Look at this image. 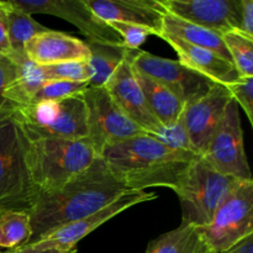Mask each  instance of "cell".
I'll use <instances>...</instances> for the list:
<instances>
[{
  "mask_svg": "<svg viewBox=\"0 0 253 253\" xmlns=\"http://www.w3.org/2000/svg\"><path fill=\"white\" fill-rule=\"evenodd\" d=\"M130 192L109 169L101 157L79 173L63 187L37 197L30 212L31 240L27 245L43 239L58 227L81 220Z\"/></svg>",
  "mask_w": 253,
  "mask_h": 253,
  "instance_id": "cell-1",
  "label": "cell"
},
{
  "mask_svg": "<svg viewBox=\"0 0 253 253\" xmlns=\"http://www.w3.org/2000/svg\"><path fill=\"white\" fill-rule=\"evenodd\" d=\"M100 157L130 190L143 192L146 188L162 187L174 192L185 170L199 155L175 150L145 133L106 146Z\"/></svg>",
  "mask_w": 253,
  "mask_h": 253,
  "instance_id": "cell-2",
  "label": "cell"
},
{
  "mask_svg": "<svg viewBox=\"0 0 253 253\" xmlns=\"http://www.w3.org/2000/svg\"><path fill=\"white\" fill-rule=\"evenodd\" d=\"M26 162L39 194L63 187L89 167L96 157L86 138H26Z\"/></svg>",
  "mask_w": 253,
  "mask_h": 253,
  "instance_id": "cell-3",
  "label": "cell"
},
{
  "mask_svg": "<svg viewBox=\"0 0 253 253\" xmlns=\"http://www.w3.org/2000/svg\"><path fill=\"white\" fill-rule=\"evenodd\" d=\"M10 119L26 138L83 140L88 137V114L79 95L16 106Z\"/></svg>",
  "mask_w": 253,
  "mask_h": 253,
  "instance_id": "cell-4",
  "label": "cell"
},
{
  "mask_svg": "<svg viewBox=\"0 0 253 253\" xmlns=\"http://www.w3.org/2000/svg\"><path fill=\"white\" fill-rule=\"evenodd\" d=\"M242 180L217 172L204 158H195L174 193L182 207V224L203 227L212 216L227 195Z\"/></svg>",
  "mask_w": 253,
  "mask_h": 253,
  "instance_id": "cell-5",
  "label": "cell"
},
{
  "mask_svg": "<svg viewBox=\"0 0 253 253\" xmlns=\"http://www.w3.org/2000/svg\"><path fill=\"white\" fill-rule=\"evenodd\" d=\"M39 192L26 162L25 136L11 119L0 123V214L31 212Z\"/></svg>",
  "mask_w": 253,
  "mask_h": 253,
  "instance_id": "cell-6",
  "label": "cell"
},
{
  "mask_svg": "<svg viewBox=\"0 0 253 253\" xmlns=\"http://www.w3.org/2000/svg\"><path fill=\"white\" fill-rule=\"evenodd\" d=\"M215 253L224 252L253 235V180H242L222 202L211 221L197 227Z\"/></svg>",
  "mask_w": 253,
  "mask_h": 253,
  "instance_id": "cell-7",
  "label": "cell"
},
{
  "mask_svg": "<svg viewBox=\"0 0 253 253\" xmlns=\"http://www.w3.org/2000/svg\"><path fill=\"white\" fill-rule=\"evenodd\" d=\"M88 114V142L98 156L113 143L145 135L116 105L105 88L88 86L81 94Z\"/></svg>",
  "mask_w": 253,
  "mask_h": 253,
  "instance_id": "cell-8",
  "label": "cell"
},
{
  "mask_svg": "<svg viewBox=\"0 0 253 253\" xmlns=\"http://www.w3.org/2000/svg\"><path fill=\"white\" fill-rule=\"evenodd\" d=\"M202 157L214 169L239 180H252L244 145L239 105L232 99Z\"/></svg>",
  "mask_w": 253,
  "mask_h": 253,
  "instance_id": "cell-9",
  "label": "cell"
},
{
  "mask_svg": "<svg viewBox=\"0 0 253 253\" xmlns=\"http://www.w3.org/2000/svg\"><path fill=\"white\" fill-rule=\"evenodd\" d=\"M132 66L167 86L184 105L204 96L214 85V82L179 61L163 58L140 49L133 53Z\"/></svg>",
  "mask_w": 253,
  "mask_h": 253,
  "instance_id": "cell-10",
  "label": "cell"
},
{
  "mask_svg": "<svg viewBox=\"0 0 253 253\" xmlns=\"http://www.w3.org/2000/svg\"><path fill=\"white\" fill-rule=\"evenodd\" d=\"M157 198L156 193L153 192H136V190H130V192L124 193L123 195L110 203L109 205L104 207L103 209L98 210L94 214L88 215L81 220L67 224L64 226L58 227L54 231L49 232L48 235L43 237L40 241L35 244L29 245V246L35 247L40 250H59V251H69V250L77 249V244L88 236L91 231L98 229L106 221L115 217L120 212L135 207V205L141 204V203L150 202ZM27 246V245H26Z\"/></svg>",
  "mask_w": 253,
  "mask_h": 253,
  "instance_id": "cell-11",
  "label": "cell"
},
{
  "mask_svg": "<svg viewBox=\"0 0 253 253\" xmlns=\"http://www.w3.org/2000/svg\"><path fill=\"white\" fill-rule=\"evenodd\" d=\"M27 14H48L71 22L88 39L101 44H123L120 36L95 16L84 0H10Z\"/></svg>",
  "mask_w": 253,
  "mask_h": 253,
  "instance_id": "cell-12",
  "label": "cell"
},
{
  "mask_svg": "<svg viewBox=\"0 0 253 253\" xmlns=\"http://www.w3.org/2000/svg\"><path fill=\"white\" fill-rule=\"evenodd\" d=\"M231 100L229 89L222 84L214 83L204 96L184 106L182 118L189 135L190 145L197 155L202 156L205 152Z\"/></svg>",
  "mask_w": 253,
  "mask_h": 253,
  "instance_id": "cell-13",
  "label": "cell"
},
{
  "mask_svg": "<svg viewBox=\"0 0 253 253\" xmlns=\"http://www.w3.org/2000/svg\"><path fill=\"white\" fill-rule=\"evenodd\" d=\"M133 53L135 51H130L104 88L132 123L148 135L157 136L162 131L163 126L153 116L146 103L133 71Z\"/></svg>",
  "mask_w": 253,
  "mask_h": 253,
  "instance_id": "cell-14",
  "label": "cell"
},
{
  "mask_svg": "<svg viewBox=\"0 0 253 253\" xmlns=\"http://www.w3.org/2000/svg\"><path fill=\"white\" fill-rule=\"evenodd\" d=\"M168 14L224 35L240 30L241 0H161Z\"/></svg>",
  "mask_w": 253,
  "mask_h": 253,
  "instance_id": "cell-15",
  "label": "cell"
},
{
  "mask_svg": "<svg viewBox=\"0 0 253 253\" xmlns=\"http://www.w3.org/2000/svg\"><path fill=\"white\" fill-rule=\"evenodd\" d=\"M101 21H118L146 27L161 37L166 9L161 0H84Z\"/></svg>",
  "mask_w": 253,
  "mask_h": 253,
  "instance_id": "cell-16",
  "label": "cell"
},
{
  "mask_svg": "<svg viewBox=\"0 0 253 253\" xmlns=\"http://www.w3.org/2000/svg\"><path fill=\"white\" fill-rule=\"evenodd\" d=\"M24 51L26 58L39 66L85 61L90 54L86 42L52 30L32 37L26 42Z\"/></svg>",
  "mask_w": 253,
  "mask_h": 253,
  "instance_id": "cell-17",
  "label": "cell"
},
{
  "mask_svg": "<svg viewBox=\"0 0 253 253\" xmlns=\"http://www.w3.org/2000/svg\"><path fill=\"white\" fill-rule=\"evenodd\" d=\"M161 39L165 40L177 52L179 57L178 61L180 63L207 77L214 83L229 85L241 78L231 62L226 61L210 49L187 43L177 37L168 35H162Z\"/></svg>",
  "mask_w": 253,
  "mask_h": 253,
  "instance_id": "cell-18",
  "label": "cell"
},
{
  "mask_svg": "<svg viewBox=\"0 0 253 253\" xmlns=\"http://www.w3.org/2000/svg\"><path fill=\"white\" fill-rule=\"evenodd\" d=\"M133 71L148 109L161 125L170 126L177 123L184 110V104L162 83L141 73L135 67Z\"/></svg>",
  "mask_w": 253,
  "mask_h": 253,
  "instance_id": "cell-19",
  "label": "cell"
},
{
  "mask_svg": "<svg viewBox=\"0 0 253 253\" xmlns=\"http://www.w3.org/2000/svg\"><path fill=\"white\" fill-rule=\"evenodd\" d=\"M162 35L177 37V39L182 40L187 43L210 49V51L215 52L222 58L232 63L231 57H230L229 51L226 49V46L222 41L221 35L204 29L202 26H198V25L190 24V22L184 21L177 16H173L168 12L163 19Z\"/></svg>",
  "mask_w": 253,
  "mask_h": 253,
  "instance_id": "cell-20",
  "label": "cell"
},
{
  "mask_svg": "<svg viewBox=\"0 0 253 253\" xmlns=\"http://www.w3.org/2000/svg\"><path fill=\"white\" fill-rule=\"evenodd\" d=\"M89 48L88 63L91 77L89 86L104 88L124 59L130 53V49L124 44H101L95 42H86Z\"/></svg>",
  "mask_w": 253,
  "mask_h": 253,
  "instance_id": "cell-21",
  "label": "cell"
},
{
  "mask_svg": "<svg viewBox=\"0 0 253 253\" xmlns=\"http://www.w3.org/2000/svg\"><path fill=\"white\" fill-rule=\"evenodd\" d=\"M6 4V22H7V37H9L10 48H11L12 61L26 58L25 56V44L27 41L36 35L48 31L32 17V15L22 11L21 9L11 4V1H5Z\"/></svg>",
  "mask_w": 253,
  "mask_h": 253,
  "instance_id": "cell-22",
  "label": "cell"
},
{
  "mask_svg": "<svg viewBox=\"0 0 253 253\" xmlns=\"http://www.w3.org/2000/svg\"><path fill=\"white\" fill-rule=\"evenodd\" d=\"M146 253H215L203 240L197 227L180 224L150 242Z\"/></svg>",
  "mask_w": 253,
  "mask_h": 253,
  "instance_id": "cell-23",
  "label": "cell"
},
{
  "mask_svg": "<svg viewBox=\"0 0 253 253\" xmlns=\"http://www.w3.org/2000/svg\"><path fill=\"white\" fill-rule=\"evenodd\" d=\"M29 212L6 211L0 214V250L10 251L26 246L31 240Z\"/></svg>",
  "mask_w": 253,
  "mask_h": 253,
  "instance_id": "cell-24",
  "label": "cell"
},
{
  "mask_svg": "<svg viewBox=\"0 0 253 253\" xmlns=\"http://www.w3.org/2000/svg\"><path fill=\"white\" fill-rule=\"evenodd\" d=\"M222 41L240 77H253V39L230 31L222 35Z\"/></svg>",
  "mask_w": 253,
  "mask_h": 253,
  "instance_id": "cell-25",
  "label": "cell"
},
{
  "mask_svg": "<svg viewBox=\"0 0 253 253\" xmlns=\"http://www.w3.org/2000/svg\"><path fill=\"white\" fill-rule=\"evenodd\" d=\"M89 84L86 82H67V81H48L39 89L32 96L29 104L46 100H62L69 96L79 95L83 93ZM26 104V105H29Z\"/></svg>",
  "mask_w": 253,
  "mask_h": 253,
  "instance_id": "cell-26",
  "label": "cell"
},
{
  "mask_svg": "<svg viewBox=\"0 0 253 253\" xmlns=\"http://www.w3.org/2000/svg\"><path fill=\"white\" fill-rule=\"evenodd\" d=\"M46 81H67V82H86L91 77L88 59L85 61L67 62V63L41 66Z\"/></svg>",
  "mask_w": 253,
  "mask_h": 253,
  "instance_id": "cell-27",
  "label": "cell"
},
{
  "mask_svg": "<svg viewBox=\"0 0 253 253\" xmlns=\"http://www.w3.org/2000/svg\"><path fill=\"white\" fill-rule=\"evenodd\" d=\"M19 74V64L10 57L0 54V123L11 115V105L5 99V90L16 79Z\"/></svg>",
  "mask_w": 253,
  "mask_h": 253,
  "instance_id": "cell-28",
  "label": "cell"
},
{
  "mask_svg": "<svg viewBox=\"0 0 253 253\" xmlns=\"http://www.w3.org/2000/svg\"><path fill=\"white\" fill-rule=\"evenodd\" d=\"M106 24L120 36L123 44L130 51H136L140 48V46L147 40V37L152 35L150 30L142 26H137V25L118 21H109Z\"/></svg>",
  "mask_w": 253,
  "mask_h": 253,
  "instance_id": "cell-29",
  "label": "cell"
},
{
  "mask_svg": "<svg viewBox=\"0 0 253 253\" xmlns=\"http://www.w3.org/2000/svg\"><path fill=\"white\" fill-rule=\"evenodd\" d=\"M153 137H156L161 142L165 143V145L169 146V147L175 148V150L194 152L192 148V145H190L189 135H188L187 127H185V124L183 121L182 116L173 125L163 126L162 131L157 136H153Z\"/></svg>",
  "mask_w": 253,
  "mask_h": 253,
  "instance_id": "cell-30",
  "label": "cell"
},
{
  "mask_svg": "<svg viewBox=\"0 0 253 253\" xmlns=\"http://www.w3.org/2000/svg\"><path fill=\"white\" fill-rule=\"evenodd\" d=\"M225 86L237 105L244 109L250 123L253 124V77H241L239 81Z\"/></svg>",
  "mask_w": 253,
  "mask_h": 253,
  "instance_id": "cell-31",
  "label": "cell"
},
{
  "mask_svg": "<svg viewBox=\"0 0 253 253\" xmlns=\"http://www.w3.org/2000/svg\"><path fill=\"white\" fill-rule=\"evenodd\" d=\"M239 31L253 39V0H241Z\"/></svg>",
  "mask_w": 253,
  "mask_h": 253,
  "instance_id": "cell-32",
  "label": "cell"
},
{
  "mask_svg": "<svg viewBox=\"0 0 253 253\" xmlns=\"http://www.w3.org/2000/svg\"><path fill=\"white\" fill-rule=\"evenodd\" d=\"M0 54L1 56H11L9 37H7V22H6V4L0 1Z\"/></svg>",
  "mask_w": 253,
  "mask_h": 253,
  "instance_id": "cell-33",
  "label": "cell"
},
{
  "mask_svg": "<svg viewBox=\"0 0 253 253\" xmlns=\"http://www.w3.org/2000/svg\"><path fill=\"white\" fill-rule=\"evenodd\" d=\"M220 253H253V235L245 237L229 250Z\"/></svg>",
  "mask_w": 253,
  "mask_h": 253,
  "instance_id": "cell-34",
  "label": "cell"
},
{
  "mask_svg": "<svg viewBox=\"0 0 253 253\" xmlns=\"http://www.w3.org/2000/svg\"><path fill=\"white\" fill-rule=\"evenodd\" d=\"M16 253H77V249L69 250V251H59V250H40L35 249L32 246H24L21 249H17Z\"/></svg>",
  "mask_w": 253,
  "mask_h": 253,
  "instance_id": "cell-35",
  "label": "cell"
},
{
  "mask_svg": "<svg viewBox=\"0 0 253 253\" xmlns=\"http://www.w3.org/2000/svg\"><path fill=\"white\" fill-rule=\"evenodd\" d=\"M17 250H10V251H5L4 253H16Z\"/></svg>",
  "mask_w": 253,
  "mask_h": 253,
  "instance_id": "cell-36",
  "label": "cell"
},
{
  "mask_svg": "<svg viewBox=\"0 0 253 253\" xmlns=\"http://www.w3.org/2000/svg\"><path fill=\"white\" fill-rule=\"evenodd\" d=\"M4 252H5V251H0V253H4Z\"/></svg>",
  "mask_w": 253,
  "mask_h": 253,
  "instance_id": "cell-37",
  "label": "cell"
},
{
  "mask_svg": "<svg viewBox=\"0 0 253 253\" xmlns=\"http://www.w3.org/2000/svg\"><path fill=\"white\" fill-rule=\"evenodd\" d=\"M0 251H1V250H0Z\"/></svg>",
  "mask_w": 253,
  "mask_h": 253,
  "instance_id": "cell-38",
  "label": "cell"
}]
</instances>
